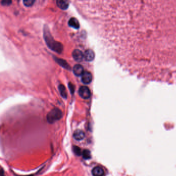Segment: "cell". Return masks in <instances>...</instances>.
Returning <instances> with one entry per match:
<instances>
[{"mask_svg":"<svg viewBox=\"0 0 176 176\" xmlns=\"http://www.w3.org/2000/svg\"><path fill=\"white\" fill-rule=\"evenodd\" d=\"M56 4L59 8L63 10L67 9L69 7V3L67 1L58 0L56 1Z\"/></svg>","mask_w":176,"mask_h":176,"instance_id":"obj_11","label":"cell"},{"mask_svg":"<svg viewBox=\"0 0 176 176\" xmlns=\"http://www.w3.org/2000/svg\"><path fill=\"white\" fill-rule=\"evenodd\" d=\"M12 3V1L10 0H3L1 1V4L4 5H8Z\"/></svg>","mask_w":176,"mask_h":176,"instance_id":"obj_17","label":"cell"},{"mask_svg":"<svg viewBox=\"0 0 176 176\" xmlns=\"http://www.w3.org/2000/svg\"><path fill=\"white\" fill-rule=\"evenodd\" d=\"M72 56L75 60L78 62H81L84 58V54L81 50L76 49L73 51Z\"/></svg>","mask_w":176,"mask_h":176,"instance_id":"obj_4","label":"cell"},{"mask_svg":"<svg viewBox=\"0 0 176 176\" xmlns=\"http://www.w3.org/2000/svg\"><path fill=\"white\" fill-rule=\"evenodd\" d=\"M35 2L34 0H24L23 1V3L24 5L27 7L31 6Z\"/></svg>","mask_w":176,"mask_h":176,"instance_id":"obj_16","label":"cell"},{"mask_svg":"<svg viewBox=\"0 0 176 176\" xmlns=\"http://www.w3.org/2000/svg\"><path fill=\"white\" fill-rule=\"evenodd\" d=\"M72 150L73 153L77 156H80L82 155V152L81 148L76 146H73L72 147Z\"/></svg>","mask_w":176,"mask_h":176,"instance_id":"obj_14","label":"cell"},{"mask_svg":"<svg viewBox=\"0 0 176 176\" xmlns=\"http://www.w3.org/2000/svg\"><path fill=\"white\" fill-rule=\"evenodd\" d=\"M82 82L85 84H89L92 81V74L88 71L84 72L82 75Z\"/></svg>","mask_w":176,"mask_h":176,"instance_id":"obj_5","label":"cell"},{"mask_svg":"<svg viewBox=\"0 0 176 176\" xmlns=\"http://www.w3.org/2000/svg\"><path fill=\"white\" fill-rule=\"evenodd\" d=\"M3 173H4V171H3V168H1V176H5Z\"/></svg>","mask_w":176,"mask_h":176,"instance_id":"obj_20","label":"cell"},{"mask_svg":"<svg viewBox=\"0 0 176 176\" xmlns=\"http://www.w3.org/2000/svg\"><path fill=\"white\" fill-rule=\"evenodd\" d=\"M79 94L81 98L84 99H88L91 95L90 89L88 87L85 86L80 87L79 90Z\"/></svg>","mask_w":176,"mask_h":176,"instance_id":"obj_3","label":"cell"},{"mask_svg":"<svg viewBox=\"0 0 176 176\" xmlns=\"http://www.w3.org/2000/svg\"><path fill=\"white\" fill-rule=\"evenodd\" d=\"M73 71L74 74L76 76H81L82 75V74L84 73V69L83 67L81 65L79 64H76L74 65L73 67Z\"/></svg>","mask_w":176,"mask_h":176,"instance_id":"obj_9","label":"cell"},{"mask_svg":"<svg viewBox=\"0 0 176 176\" xmlns=\"http://www.w3.org/2000/svg\"><path fill=\"white\" fill-rule=\"evenodd\" d=\"M58 88H59V92L60 93V95L61 96L65 99H66L67 98V92L66 91V88H65V87L62 85V84H60L59 85V87H58Z\"/></svg>","mask_w":176,"mask_h":176,"instance_id":"obj_12","label":"cell"},{"mask_svg":"<svg viewBox=\"0 0 176 176\" xmlns=\"http://www.w3.org/2000/svg\"><path fill=\"white\" fill-rule=\"evenodd\" d=\"M68 24L70 26L75 29H78L80 28V23L78 20L74 17L70 19L68 22Z\"/></svg>","mask_w":176,"mask_h":176,"instance_id":"obj_10","label":"cell"},{"mask_svg":"<svg viewBox=\"0 0 176 176\" xmlns=\"http://www.w3.org/2000/svg\"><path fill=\"white\" fill-rule=\"evenodd\" d=\"M69 88L70 89L71 91H72V93H73V92L74 91V86L70 83L69 84Z\"/></svg>","mask_w":176,"mask_h":176,"instance_id":"obj_18","label":"cell"},{"mask_svg":"<svg viewBox=\"0 0 176 176\" xmlns=\"http://www.w3.org/2000/svg\"><path fill=\"white\" fill-rule=\"evenodd\" d=\"M56 61L57 62V63L62 66V67H63L66 69H69V66L68 65V64L66 63V62H65V60H63V59H60L58 58H57Z\"/></svg>","mask_w":176,"mask_h":176,"instance_id":"obj_15","label":"cell"},{"mask_svg":"<svg viewBox=\"0 0 176 176\" xmlns=\"http://www.w3.org/2000/svg\"><path fill=\"white\" fill-rule=\"evenodd\" d=\"M91 174L93 176H103L104 175V171L102 167L96 166L92 169Z\"/></svg>","mask_w":176,"mask_h":176,"instance_id":"obj_7","label":"cell"},{"mask_svg":"<svg viewBox=\"0 0 176 176\" xmlns=\"http://www.w3.org/2000/svg\"><path fill=\"white\" fill-rule=\"evenodd\" d=\"M85 136V133L80 130H76L73 133V137L76 141L83 140Z\"/></svg>","mask_w":176,"mask_h":176,"instance_id":"obj_6","label":"cell"},{"mask_svg":"<svg viewBox=\"0 0 176 176\" xmlns=\"http://www.w3.org/2000/svg\"><path fill=\"white\" fill-rule=\"evenodd\" d=\"M63 116V113L60 109L55 107L52 109L47 115V119L49 123L52 124L60 120Z\"/></svg>","mask_w":176,"mask_h":176,"instance_id":"obj_2","label":"cell"},{"mask_svg":"<svg viewBox=\"0 0 176 176\" xmlns=\"http://www.w3.org/2000/svg\"><path fill=\"white\" fill-rule=\"evenodd\" d=\"M84 58L86 61L91 62L95 58V53L91 50H87L84 53Z\"/></svg>","mask_w":176,"mask_h":176,"instance_id":"obj_8","label":"cell"},{"mask_svg":"<svg viewBox=\"0 0 176 176\" xmlns=\"http://www.w3.org/2000/svg\"><path fill=\"white\" fill-rule=\"evenodd\" d=\"M43 36L48 46L53 51L57 53H60L63 49V45L53 39L52 36L51 35L48 28L47 26H45L43 29Z\"/></svg>","mask_w":176,"mask_h":176,"instance_id":"obj_1","label":"cell"},{"mask_svg":"<svg viewBox=\"0 0 176 176\" xmlns=\"http://www.w3.org/2000/svg\"><path fill=\"white\" fill-rule=\"evenodd\" d=\"M82 155L84 160H89L91 158V152L88 149H84L82 152Z\"/></svg>","mask_w":176,"mask_h":176,"instance_id":"obj_13","label":"cell"},{"mask_svg":"<svg viewBox=\"0 0 176 176\" xmlns=\"http://www.w3.org/2000/svg\"><path fill=\"white\" fill-rule=\"evenodd\" d=\"M170 42L171 41H169L168 42V43H167V50H168V48H169V45H170ZM167 53V52H166ZM165 56H166V55H165ZM164 59H165V58H164ZM163 62H164V60H163ZM162 65H163V64H162ZM161 68H162V67H161ZM161 69H160V71H161ZM160 72H159V74H160ZM159 74H158V75H159Z\"/></svg>","mask_w":176,"mask_h":176,"instance_id":"obj_19","label":"cell"}]
</instances>
